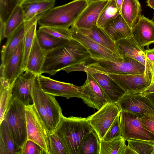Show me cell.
Returning <instances> with one entry per match:
<instances>
[{
    "mask_svg": "<svg viewBox=\"0 0 154 154\" xmlns=\"http://www.w3.org/2000/svg\"><path fill=\"white\" fill-rule=\"evenodd\" d=\"M151 82V83H154V68L152 75Z\"/></svg>",
    "mask_w": 154,
    "mask_h": 154,
    "instance_id": "obj_50",
    "label": "cell"
},
{
    "mask_svg": "<svg viewBox=\"0 0 154 154\" xmlns=\"http://www.w3.org/2000/svg\"><path fill=\"white\" fill-rule=\"evenodd\" d=\"M145 51L146 60L149 66L152 75L154 68V48Z\"/></svg>",
    "mask_w": 154,
    "mask_h": 154,
    "instance_id": "obj_42",
    "label": "cell"
},
{
    "mask_svg": "<svg viewBox=\"0 0 154 154\" xmlns=\"http://www.w3.org/2000/svg\"><path fill=\"white\" fill-rule=\"evenodd\" d=\"M0 137L5 144L7 154H21L20 150L15 145L5 119L0 124Z\"/></svg>",
    "mask_w": 154,
    "mask_h": 154,
    "instance_id": "obj_32",
    "label": "cell"
},
{
    "mask_svg": "<svg viewBox=\"0 0 154 154\" xmlns=\"http://www.w3.org/2000/svg\"><path fill=\"white\" fill-rule=\"evenodd\" d=\"M49 154H67L64 147L55 132L48 134Z\"/></svg>",
    "mask_w": 154,
    "mask_h": 154,
    "instance_id": "obj_38",
    "label": "cell"
},
{
    "mask_svg": "<svg viewBox=\"0 0 154 154\" xmlns=\"http://www.w3.org/2000/svg\"><path fill=\"white\" fill-rule=\"evenodd\" d=\"M100 140L94 129L85 136L81 144L78 154H99Z\"/></svg>",
    "mask_w": 154,
    "mask_h": 154,
    "instance_id": "obj_27",
    "label": "cell"
},
{
    "mask_svg": "<svg viewBox=\"0 0 154 154\" xmlns=\"http://www.w3.org/2000/svg\"><path fill=\"white\" fill-rule=\"evenodd\" d=\"M30 94L32 104L48 134L54 133L63 116L62 110L55 96L42 89L38 75H36L33 79Z\"/></svg>",
    "mask_w": 154,
    "mask_h": 154,
    "instance_id": "obj_2",
    "label": "cell"
},
{
    "mask_svg": "<svg viewBox=\"0 0 154 154\" xmlns=\"http://www.w3.org/2000/svg\"><path fill=\"white\" fill-rule=\"evenodd\" d=\"M91 59L87 49L78 41L72 39L63 45L47 51L41 74L54 75L61 70L68 73L79 71L82 66Z\"/></svg>",
    "mask_w": 154,
    "mask_h": 154,
    "instance_id": "obj_1",
    "label": "cell"
},
{
    "mask_svg": "<svg viewBox=\"0 0 154 154\" xmlns=\"http://www.w3.org/2000/svg\"><path fill=\"white\" fill-rule=\"evenodd\" d=\"M36 75L26 70L15 80L13 89V95L25 105L30 104L32 101L31 89L33 79Z\"/></svg>",
    "mask_w": 154,
    "mask_h": 154,
    "instance_id": "obj_20",
    "label": "cell"
},
{
    "mask_svg": "<svg viewBox=\"0 0 154 154\" xmlns=\"http://www.w3.org/2000/svg\"><path fill=\"white\" fill-rule=\"evenodd\" d=\"M154 105V92L152 93L145 95Z\"/></svg>",
    "mask_w": 154,
    "mask_h": 154,
    "instance_id": "obj_47",
    "label": "cell"
},
{
    "mask_svg": "<svg viewBox=\"0 0 154 154\" xmlns=\"http://www.w3.org/2000/svg\"><path fill=\"white\" fill-rule=\"evenodd\" d=\"M0 154H7L5 147L2 138L0 137Z\"/></svg>",
    "mask_w": 154,
    "mask_h": 154,
    "instance_id": "obj_44",
    "label": "cell"
},
{
    "mask_svg": "<svg viewBox=\"0 0 154 154\" xmlns=\"http://www.w3.org/2000/svg\"><path fill=\"white\" fill-rule=\"evenodd\" d=\"M115 43L122 57H128L140 62L145 66L146 72L151 74L146 60L145 51L143 47L139 45L134 34L130 38L121 39Z\"/></svg>",
    "mask_w": 154,
    "mask_h": 154,
    "instance_id": "obj_17",
    "label": "cell"
},
{
    "mask_svg": "<svg viewBox=\"0 0 154 154\" xmlns=\"http://www.w3.org/2000/svg\"><path fill=\"white\" fill-rule=\"evenodd\" d=\"M88 4V0H73L65 4L54 7L39 18L38 23L40 26L69 28Z\"/></svg>",
    "mask_w": 154,
    "mask_h": 154,
    "instance_id": "obj_4",
    "label": "cell"
},
{
    "mask_svg": "<svg viewBox=\"0 0 154 154\" xmlns=\"http://www.w3.org/2000/svg\"><path fill=\"white\" fill-rule=\"evenodd\" d=\"M37 23L38 21H37L33 24L28 30L24 37L23 68L24 72L26 70L29 56L36 35Z\"/></svg>",
    "mask_w": 154,
    "mask_h": 154,
    "instance_id": "obj_34",
    "label": "cell"
},
{
    "mask_svg": "<svg viewBox=\"0 0 154 154\" xmlns=\"http://www.w3.org/2000/svg\"><path fill=\"white\" fill-rule=\"evenodd\" d=\"M103 29L115 42L123 38H130L133 35L132 29L120 14Z\"/></svg>",
    "mask_w": 154,
    "mask_h": 154,
    "instance_id": "obj_23",
    "label": "cell"
},
{
    "mask_svg": "<svg viewBox=\"0 0 154 154\" xmlns=\"http://www.w3.org/2000/svg\"><path fill=\"white\" fill-rule=\"evenodd\" d=\"M77 28L84 35L120 55L115 42L111 39L103 29L98 27L97 25L88 29Z\"/></svg>",
    "mask_w": 154,
    "mask_h": 154,
    "instance_id": "obj_25",
    "label": "cell"
},
{
    "mask_svg": "<svg viewBox=\"0 0 154 154\" xmlns=\"http://www.w3.org/2000/svg\"><path fill=\"white\" fill-rule=\"evenodd\" d=\"M55 3V0H22L20 5L23 12L24 22L45 14Z\"/></svg>",
    "mask_w": 154,
    "mask_h": 154,
    "instance_id": "obj_21",
    "label": "cell"
},
{
    "mask_svg": "<svg viewBox=\"0 0 154 154\" xmlns=\"http://www.w3.org/2000/svg\"><path fill=\"white\" fill-rule=\"evenodd\" d=\"M122 57L115 62L101 61L84 65L82 71L120 75L140 74L146 72L145 66L140 62L128 57Z\"/></svg>",
    "mask_w": 154,
    "mask_h": 154,
    "instance_id": "obj_5",
    "label": "cell"
},
{
    "mask_svg": "<svg viewBox=\"0 0 154 154\" xmlns=\"http://www.w3.org/2000/svg\"><path fill=\"white\" fill-rule=\"evenodd\" d=\"M40 29L55 37L70 40L72 38L70 28L40 26Z\"/></svg>",
    "mask_w": 154,
    "mask_h": 154,
    "instance_id": "obj_37",
    "label": "cell"
},
{
    "mask_svg": "<svg viewBox=\"0 0 154 154\" xmlns=\"http://www.w3.org/2000/svg\"><path fill=\"white\" fill-rule=\"evenodd\" d=\"M47 51L39 45L35 36L30 52L26 70L37 75L42 74L41 70Z\"/></svg>",
    "mask_w": 154,
    "mask_h": 154,
    "instance_id": "obj_24",
    "label": "cell"
},
{
    "mask_svg": "<svg viewBox=\"0 0 154 154\" xmlns=\"http://www.w3.org/2000/svg\"><path fill=\"white\" fill-rule=\"evenodd\" d=\"M24 43V38L5 64L0 66L1 77L11 82L25 72L23 68Z\"/></svg>",
    "mask_w": 154,
    "mask_h": 154,
    "instance_id": "obj_18",
    "label": "cell"
},
{
    "mask_svg": "<svg viewBox=\"0 0 154 154\" xmlns=\"http://www.w3.org/2000/svg\"><path fill=\"white\" fill-rule=\"evenodd\" d=\"M86 73V80L82 86L79 87L80 98L88 106L98 110L106 103L111 102L91 75L88 72Z\"/></svg>",
    "mask_w": 154,
    "mask_h": 154,
    "instance_id": "obj_10",
    "label": "cell"
},
{
    "mask_svg": "<svg viewBox=\"0 0 154 154\" xmlns=\"http://www.w3.org/2000/svg\"><path fill=\"white\" fill-rule=\"evenodd\" d=\"M125 143L122 136L108 141L101 140L99 154H123L127 146Z\"/></svg>",
    "mask_w": 154,
    "mask_h": 154,
    "instance_id": "obj_30",
    "label": "cell"
},
{
    "mask_svg": "<svg viewBox=\"0 0 154 154\" xmlns=\"http://www.w3.org/2000/svg\"><path fill=\"white\" fill-rule=\"evenodd\" d=\"M152 20L153 21L154 23V13L153 14V17Z\"/></svg>",
    "mask_w": 154,
    "mask_h": 154,
    "instance_id": "obj_51",
    "label": "cell"
},
{
    "mask_svg": "<svg viewBox=\"0 0 154 154\" xmlns=\"http://www.w3.org/2000/svg\"><path fill=\"white\" fill-rule=\"evenodd\" d=\"M132 30L140 46L143 47L154 43V23L152 19L142 15Z\"/></svg>",
    "mask_w": 154,
    "mask_h": 154,
    "instance_id": "obj_19",
    "label": "cell"
},
{
    "mask_svg": "<svg viewBox=\"0 0 154 154\" xmlns=\"http://www.w3.org/2000/svg\"><path fill=\"white\" fill-rule=\"evenodd\" d=\"M40 86L46 93L54 96L80 98L79 87L69 83L54 80L42 74L38 75Z\"/></svg>",
    "mask_w": 154,
    "mask_h": 154,
    "instance_id": "obj_13",
    "label": "cell"
},
{
    "mask_svg": "<svg viewBox=\"0 0 154 154\" xmlns=\"http://www.w3.org/2000/svg\"><path fill=\"white\" fill-rule=\"evenodd\" d=\"M141 121L145 128L154 134V115L145 114L141 117Z\"/></svg>",
    "mask_w": 154,
    "mask_h": 154,
    "instance_id": "obj_41",
    "label": "cell"
},
{
    "mask_svg": "<svg viewBox=\"0 0 154 154\" xmlns=\"http://www.w3.org/2000/svg\"><path fill=\"white\" fill-rule=\"evenodd\" d=\"M122 136L119 115L115 119L102 140L108 141Z\"/></svg>",
    "mask_w": 154,
    "mask_h": 154,
    "instance_id": "obj_39",
    "label": "cell"
},
{
    "mask_svg": "<svg viewBox=\"0 0 154 154\" xmlns=\"http://www.w3.org/2000/svg\"><path fill=\"white\" fill-rule=\"evenodd\" d=\"M5 23L0 22V42L4 38V31L5 27Z\"/></svg>",
    "mask_w": 154,
    "mask_h": 154,
    "instance_id": "obj_46",
    "label": "cell"
},
{
    "mask_svg": "<svg viewBox=\"0 0 154 154\" xmlns=\"http://www.w3.org/2000/svg\"><path fill=\"white\" fill-rule=\"evenodd\" d=\"M25 106L13 95L5 118L15 145L21 154L28 140Z\"/></svg>",
    "mask_w": 154,
    "mask_h": 154,
    "instance_id": "obj_6",
    "label": "cell"
},
{
    "mask_svg": "<svg viewBox=\"0 0 154 154\" xmlns=\"http://www.w3.org/2000/svg\"><path fill=\"white\" fill-rule=\"evenodd\" d=\"M72 38L81 43L88 51L91 59L95 61H109L115 62L122 58L82 34L73 25L70 28Z\"/></svg>",
    "mask_w": 154,
    "mask_h": 154,
    "instance_id": "obj_11",
    "label": "cell"
},
{
    "mask_svg": "<svg viewBox=\"0 0 154 154\" xmlns=\"http://www.w3.org/2000/svg\"><path fill=\"white\" fill-rule=\"evenodd\" d=\"M142 11L141 5L138 0H124L120 14L132 29L142 15Z\"/></svg>",
    "mask_w": 154,
    "mask_h": 154,
    "instance_id": "obj_26",
    "label": "cell"
},
{
    "mask_svg": "<svg viewBox=\"0 0 154 154\" xmlns=\"http://www.w3.org/2000/svg\"><path fill=\"white\" fill-rule=\"evenodd\" d=\"M92 129L87 118L63 116L54 132L62 143L67 154H78L83 138Z\"/></svg>",
    "mask_w": 154,
    "mask_h": 154,
    "instance_id": "obj_3",
    "label": "cell"
},
{
    "mask_svg": "<svg viewBox=\"0 0 154 154\" xmlns=\"http://www.w3.org/2000/svg\"><path fill=\"white\" fill-rule=\"evenodd\" d=\"M39 15L30 20L24 22L8 38L5 44L1 50V66L5 64L24 38L28 30L43 15Z\"/></svg>",
    "mask_w": 154,
    "mask_h": 154,
    "instance_id": "obj_16",
    "label": "cell"
},
{
    "mask_svg": "<svg viewBox=\"0 0 154 154\" xmlns=\"http://www.w3.org/2000/svg\"><path fill=\"white\" fill-rule=\"evenodd\" d=\"M143 116L121 110L122 136L125 140H137L154 142V134L145 128L141 121Z\"/></svg>",
    "mask_w": 154,
    "mask_h": 154,
    "instance_id": "obj_7",
    "label": "cell"
},
{
    "mask_svg": "<svg viewBox=\"0 0 154 154\" xmlns=\"http://www.w3.org/2000/svg\"><path fill=\"white\" fill-rule=\"evenodd\" d=\"M24 22L22 9L20 5L16 6L5 23L4 37L8 38Z\"/></svg>",
    "mask_w": 154,
    "mask_h": 154,
    "instance_id": "obj_29",
    "label": "cell"
},
{
    "mask_svg": "<svg viewBox=\"0 0 154 154\" xmlns=\"http://www.w3.org/2000/svg\"><path fill=\"white\" fill-rule=\"evenodd\" d=\"M128 146L137 154H152L154 149V142L140 140H127Z\"/></svg>",
    "mask_w": 154,
    "mask_h": 154,
    "instance_id": "obj_35",
    "label": "cell"
},
{
    "mask_svg": "<svg viewBox=\"0 0 154 154\" xmlns=\"http://www.w3.org/2000/svg\"><path fill=\"white\" fill-rule=\"evenodd\" d=\"M47 154L38 144L28 140L23 148L22 154Z\"/></svg>",
    "mask_w": 154,
    "mask_h": 154,
    "instance_id": "obj_40",
    "label": "cell"
},
{
    "mask_svg": "<svg viewBox=\"0 0 154 154\" xmlns=\"http://www.w3.org/2000/svg\"><path fill=\"white\" fill-rule=\"evenodd\" d=\"M154 92V83H151V84L144 90L141 92V94L143 96Z\"/></svg>",
    "mask_w": 154,
    "mask_h": 154,
    "instance_id": "obj_43",
    "label": "cell"
},
{
    "mask_svg": "<svg viewBox=\"0 0 154 154\" xmlns=\"http://www.w3.org/2000/svg\"><path fill=\"white\" fill-rule=\"evenodd\" d=\"M36 36L41 47L47 51L63 45L70 40L55 37L39 29L36 30Z\"/></svg>",
    "mask_w": 154,
    "mask_h": 154,
    "instance_id": "obj_28",
    "label": "cell"
},
{
    "mask_svg": "<svg viewBox=\"0 0 154 154\" xmlns=\"http://www.w3.org/2000/svg\"><path fill=\"white\" fill-rule=\"evenodd\" d=\"M152 154H154V150H153Z\"/></svg>",
    "mask_w": 154,
    "mask_h": 154,
    "instance_id": "obj_52",
    "label": "cell"
},
{
    "mask_svg": "<svg viewBox=\"0 0 154 154\" xmlns=\"http://www.w3.org/2000/svg\"><path fill=\"white\" fill-rule=\"evenodd\" d=\"M16 80L12 82L7 88L0 90V124L5 118L12 99L13 89Z\"/></svg>",
    "mask_w": 154,
    "mask_h": 154,
    "instance_id": "obj_33",
    "label": "cell"
},
{
    "mask_svg": "<svg viewBox=\"0 0 154 154\" xmlns=\"http://www.w3.org/2000/svg\"><path fill=\"white\" fill-rule=\"evenodd\" d=\"M25 109L27 140L35 142L49 154L48 134L34 105L32 103L25 105Z\"/></svg>",
    "mask_w": 154,
    "mask_h": 154,
    "instance_id": "obj_8",
    "label": "cell"
},
{
    "mask_svg": "<svg viewBox=\"0 0 154 154\" xmlns=\"http://www.w3.org/2000/svg\"><path fill=\"white\" fill-rule=\"evenodd\" d=\"M22 0H0V22L5 23Z\"/></svg>",
    "mask_w": 154,
    "mask_h": 154,
    "instance_id": "obj_36",
    "label": "cell"
},
{
    "mask_svg": "<svg viewBox=\"0 0 154 154\" xmlns=\"http://www.w3.org/2000/svg\"><path fill=\"white\" fill-rule=\"evenodd\" d=\"M147 5L154 10V0H147Z\"/></svg>",
    "mask_w": 154,
    "mask_h": 154,
    "instance_id": "obj_49",
    "label": "cell"
},
{
    "mask_svg": "<svg viewBox=\"0 0 154 154\" xmlns=\"http://www.w3.org/2000/svg\"><path fill=\"white\" fill-rule=\"evenodd\" d=\"M109 0H88V4L72 25L77 28L88 29L97 25L98 19Z\"/></svg>",
    "mask_w": 154,
    "mask_h": 154,
    "instance_id": "obj_15",
    "label": "cell"
},
{
    "mask_svg": "<svg viewBox=\"0 0 154 154\" xmlns=\"http://www.w3.org/2000/svg\"><path fill=\"white\" fill-rule=\"evenodd\" d=\"M120 111L116 103L109 102L87 118L100 140L103 139L116 117L120 115Z\"/></svg>",
    "mask_w": 154,
    "mask_h": 154,
    "instance_id": "obj_9",
    "label": "cell"
},
{
    "mask_svg": "<svg viewBox=\"0 0 154 154\" xmlns=\"http://www.w3.org/2000/svg\"><path fill=\"white\" fill-rule=\"evenodd\" d=\"M89 73L98 83L111 103H116L125 93L108 75L100 73Z\"/></svg>",
    "mask_w": 154,
    "mask_h": 154,
    "instance_id": "obj_22",
    "label": "cell"
},
{
    "mask_svg": "<svg viewBox=\"0 0 154 154\" xmlns=\"http://www.w3.org/2000/svg\"><path fill=\"white\" fill-rule=\"evenodd\" d=\"M123 154H137L134 150L128 146H126Z\"/></svg>",
    "mask_w": 154,
    "mask_h": 154,
    "instance_id": "obj_45",
    "label": "cell"
},
{
    "mask_svg": "<svg viewBox=\"0 0 154 154\" xmlns=\"http://www.w3.org/2000/svg\"><path fill=\"white\" fill-rule=\"evenodd\" d=\"M108 75L125 92L141 93L151 83V74L145 72L137 75Z\"/></svg>",
    "mask_w": 154,
    "mask_h": 154,
    "instance_id": "obj_14",
    "label": "cell"
},
{
    "mask_svg": "<svg viewBox=\"0 0 154 154\" xmlns=\"http://www.w3.org/2000/svg\"><path fill=\"white\" fill-rule=\"evenodd\" d=\"M116 5L120 13L121 7L124 0H115Z\"/></svg>",
    "mask_w": 154,
    "mask_h": 154,
    "instance_id": "obj_48",
    "label": "cell"
},
{
    "mask_svg": "<svg viewBox=\"0 0 154 154\" xmlns=\"http://www.w3.org/2000/svg\"><path fill=\"white\" fill-rule=\"evenodd\" d=\"M116 103L121 110L142 116L154 115V105L141 93L125 92Z\"/></svg>",
    "mask_w": 154,
    "mask_h": 154,
    "instance_id": "obj_12",
    "label": "cell"
},
{
    "mask_svg": "<svg viewBox=\"0 0 154 154\" xmlns=\"http://www.w3.org/2000/svg\"><path fill=\"white\" fill-rule=\"evenodd\" d=\"M120 14L115 0H109L99 16L97 22V26L104 29L109 23Z\"/></svg>",
    "mask_w": 154,
    "mask_h": 154,
    "instance_id": "obj_31",
    "label": "cell"
}]
</instances>
